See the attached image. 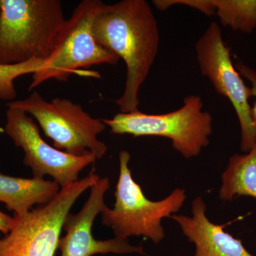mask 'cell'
Listing matches in <instances>:
<instances>
[{
  "label": "cell",
  "instance_id": "obj_10",
  "mask_svg": "<svg viewBox=\"0 0 256 256\" xmlns=\"http://www.w3.org/2000/svg\"><path fill=\"white\" fill-rule=\"evenodd\" d=\"M110 188L108 178H99L90 188L88 198L76 214L69 213L64 222L66 235L60 238L58 248L60 256H92L96 254H138L144 255L142 246L130 244L128 238L100 240L94 238L92 227L96 216L106 206L104 196Z\"/></svg>",
  "mask_w": 256,
  "mask_h": 256
},
{
  "label": "cell",
  "instance_id": "obj_5",
  "mask_svg": "<svg viewBox=\"0 0 256 256\" xmlns=\"http://www.w3.org/2000/svg\"><path fill=\"white\" fill-rule=\"evenodd\" d=\"M6 106L36 119L45 136L60 150L75 156L92 154L97 160L107 152L105 143L98 138L106 128L102 119L92 117L82 106L69 99L56 98L48 102L33 90L26 98L12 101Z\"/></svg>",
  "mask_w": 256,
  "mask_h": 256
},
{
  "label": "cell",
  "instance_id": "obj_17",
  "mask_svg": "<svg viewBox=\"0 0 256 256\" xmlns=\"http://www.w3.org/2000/svg\"><path fill=\"white\" fill-rule=\"evenodd\" d=\"M235 67L240 75L246 78L250 82L252 97L256 98V70L242 62H237ZM250 114H252V122L256 127V100L250 109Z\"/></svg>",
  "mask_w": 256,
  "mask_h": 256
},
{
  "label": "cell",
  "instance_id": "obj_7",
  "mask_svg": "<svg viewBox=\"0 0 256 256\" xmlns=\"http://www.w3.org/2000/svg\"><path fill=\"white\" fill-rule=\"evenodd\" d=\"M99 178L94 172L62 188L50 202L22 216L0 238V256H54L67 215L79 196Z\"/></svg>",
  "mask_w": 256,
  "mask_h": 256
},
{
  "label": "cell",
  "instance_id": "obj_9",
  "mask_svg": "<svg viewBox=\"0 0 256 256\" xmlns=\"http://www.w3.org/2000/svg\"><path fill=\"white\" fill-rule=\"evenodd\" d=\"M6 118L4 132L23 150L24 164L31 168L34 176L48 175L64 188L78 181L80 172L97 160L92 154L72 156L50 146L42 138L32 118L22 110L9 108Z\"/></svg>",
  "mask_w": 256,
  "mask_h": 256
},
{
  "label": "cell",
  "instance_id": "obj_4",
  "mask_svg": "<svg viewBox=\"0 0 256 256\" xmlns=\"http://www.w3.org/2000/svg\"><path fill=\"white\" fill-rule=\"evenodd\" d=\"M200 96L184 99L178 110L164 114H146L139 109L130 112H118L111 119H102L110 132L133 137L158 136L171 140L175 150L186 159L195 158L210 143L213 118L203 110Z\"/></svg>",
  "mask_w": 256,
  "mask_h": 256
},
{
  "label": "cell",
  "instance_id": "obj_14",
  "mask_svg": "<svg viewBox=\"0 0 256 256\" xmlns=\"http://www.w3.org/2000/svg\"><path fill=\"white\" fill-rule=\"evenodd\" d=\"M220 23L235 31L256 30V0H212Z\"/></svg>",
  "mask_w": 256,
  "mask_h": 256
},
{
  "label": "cell",
  "instance_id": "obj_15",
  "mask_svg": "<svg viewBox=\"0 0 256 256\" xmlns=\"http://www.w3.org/2000/svg\"><path fill=\"white\" fill-rule=\"evenodd\" d=\"M46 60H32L22 64L0 65V99L14 100L16 90L14 80L26 74H34L44 66Z\"/></svg>",
  "mask_w": 256,
  "mask_h": 256
},
{
  "label": "cell",
  "instance_id": "obj_1",
  "mask_svg": "<svg viewBox=\"0 0 256 256\" xmlns=\"http://www.w3.org/2000/svg\"><path fill=\"white\" fill-rule=\"evenodd\" d=\"M92 33L96 42L124 60V92L116 100L120 112L138 110L139 92L159 50L160 33L150 4L146 0H122L104 4L97 14Z\"/></svg>",
  "mask_w": 256,
  "mask_h": 256
},
{
  "label": "cell",
  "instance_id": "obj_12",
  "mask_svg": "<svg viewBox=\"0 0 256 256\" xmlns=\"http://www.w3.org/2000/svg\"><path fill=\"white\" fill-rule=\"evenodd\" d=\"M60 192L54 181L42 178H14L0 173V202L15 216L26 215L36 204L45 205Z\"/></svg>",
  "mask_w": 256,
  "mask_h": 256
},
{
  "label": "cell",
  "instance_id": "obj_3",
  "mask_svg": "<svg viewBox=\"0 0 256 256\" xmlns=\"http://www.w3.org/2000/svg\"><path fill=\"white\" fill-rule=\"evenodd\" d=\"M130 159L128 151L120 152L116 202L114 208L106 206L101 212L102 223L114 230L116 238L141 236L158 244L165 237L163 218H170L180 210L186 200V192L178 188L160 201L148 200L132 178L129 168Z\"/></svg>",
  "mask_w": 256,
  "mask_h": 256
},
{
  "label": "cell",
  "instance_id": "obj_16",
  "mask_svg": "<svg viewBox=\"0 0 256 256\" xmlns=\"http://www.w3.org/2000/svg\"><path fill=\"white\" fill-rule=\"evenodd\" d=\"M152 3L160 11H165L175 5H184L198 10L208 16H213L216 12L212 0H154Z\"/></svg>",
  "mask_w": 256,
  "mask_h": 256
},
{
  "label": "cell",
  "instance_id": "obj_8",
  "mask_svg": "<svg viewBox=\"0 0 256 256\" xmlns=\"http://www.w3.org/2000/svg\"><path fill=\"white\" fill-rule=\"evenodd\" d=\"M196 60L200 72L210 80L216 92L228 98L240 124V150L247 153L256 143V127L249 104L252 88L247 86L234 66L230 50L224 42L222 28L212 22L196 42Z\"/></svg>",
  "mask_w": 256,
  "mask_h": 256
},
{
  "label": "cell",
  "instance_id": "obj_13",
  "mask_svg": "<svg viewBox=\"0 0 256 256\" xmlns=\"http://www.w3.org/2000/svg\"><path fill=\"white\" fill-rule=\"evenodd\" d=\"M222 182L220 197L223 201L242 196L256 200V143L248 152L230 158Z\"/></svg>",
  "mask_w": 256,
  "mask_h": 256
},
{
  "label": "cell",
  "instance_id": "obj_19",
  "mask_svg": "<svg viewBox=\"0 0 256 256\" xmlns=\"http://www.w3.org/2000/svg\"><path fill=\"white\" fill-rule=\"evenodd\" d=\"M0 132H4V130L2 129V128L0 127Z\"/></svg>",
  "mask_w": 256,
  "mask_h": 256
},
{
  "label": "cell",
  "instance_id": "obj_2",
  "mask_svg": "<svg viewBox=\"0 0 256 256\" xmlns=\"http://www.w3.org/2000/svg\"><path fill=\"white\" fill-rule=\"evenodd\" d=\"M66 22L60 0H0V65L46 60Z\"/></svg>",
  "mask_w": 256,
  "mask_h": 256
},
{
  "label": "cell",
  "instance_id": "obj_18",
  "mask_svg": "<svg viewBox=\"0 0 256 256\" xmlns=\"http://www.w3.org/2000/svg\"><path fill=\"white\" fill-rule=\"evenodd\" d=\"M14 224V217H11L0 210V232L6 235L12 228Z\"/></svg>",
  "mask_w": 256,
  "mask_h": 256
},
{
  "label": "cell",
  "instance_id": "obj_11",
  "mask_svg": "<svg viewBox=\"0 0 256 256\" xmlns=\"http://www.w3.org/2000/svg\"><path fill=\"white\" fill-rule=\"evenodd\" d=\"M206 205L201 196L192 204V216L172 214L184 235L196 246L194 256H255L246 250L240 239L212 223L206 215Z\"/></svg>",
  "mask_w": 256,
  "mask_h": 256
},
{
  "label": "cell",
  "instance_id": "obj_6",
  "mask_svg": "<svg viewBox=\"0 0 256 256\" xmlns=\"http://www.w3.org/2000/svg\"><path fill=\"white\" fill-rule=\"evenodd\" d=\"M104 4L100 0L79 3L66 20L44 66L32 76L30 92L50 79L66 82L72 74H80V68L118 63L119 57L99 44L92 33L94 20Z\"/></svg>",
  "mask_w": 256,
  "mask_h": 256
}]
</instances>
